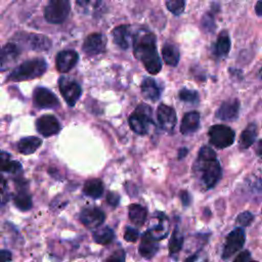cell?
<instances>
[{
    "mask_svg": "<svg viewBox=\"0 0 262 262\" xmlns=\"http://www.w3.org/2000/svg\"><path fill=\"white\" fill-rule=\"evenodd\" d=\"M115 237V233L113 229H111L108 226H104L101 228H98L93 232V238L95 243L99 245H107L110 244Z\"/></svg>",
    "mask_w": 262,
    "mask_h": 262,
    "instance_id": "cell-28",
    "label": "cell"
},
{
    "mask_svg": "<svg viewBox=\"0 0 262 262\" xmlns=\"http://www.w3.org/2000/svg\"><path fill=\"white\" fill-rule=\"evenodd\" d=\"M246 241V233L243 227H237L230 231L225 241V245L222 251V259L226 260L238 252Z\"/></svg>",
    "mask_w": 262,
    "mask_h": 262,
    "instance_id": "cell-7",
    "label": "cell"
},
{
    "mask_svg": "<svg viewBox=\"0 0 262 262\" xmlns=\"http://www.w3.org/2000/svg\"><path fill=\"white\" fill-rule=\"evenodd\" d=\"M180 199H181V202H182L184 207H186L190 204V196H189V193L187 191H185V190L181 191L180 192Z\"/></svg>",
    "mask_w": 262,
    "mask_h": 262,
    "instance_id": "cell-41",
    "label": "cell"
},
{
    "mask_svg": "<svg viewBox=\"0 0 262 262\" xmlns=\"http://www.w3.org/2000/svg\"><path fill=\"white\" fill-rule=\"evenodd\" d=\"M36 129L41 135L48 137L58 133L60 130V125L54 116L44 115L36 121Z\"/></svg>",
    "mask_w": 262,
    "mask_h": 262,
    "instance_id": "cell-12",
    "label": "cell"
},
{
    "mask_svg": "<svg viewBox=\"0 0 262 262\" xmlns=\"http://www.w3.org/2000/svg\"><path fill=\"white\" fill-rule=\"evenodd\" d=\"M58 86L60 94L64 98L66 102L70 106H74L81 96V86L76 81L68 77H60L58 80Z\"/></svg>",
    "mask_w": 262,
    "mask_h": 262,
    "instance_id": "cell-8",
    "label": "cell"
},
{
    "mask_svg": "<svg viewBox=\"0 0 262 262\" xmlns=\"http://www.w3.org/2000/svg\"><path fill=\"white\" fill-rule=\"evenodd\" d=\"M254 220V216L251 212L249 211H245L243 213H241L237 217H236V222L242 225L243 227H246L248 225H250L252 223V221Z\"/></svg>",
    "mask_w": 262,
    "mask_h": 262,
    "instance_id": "cell-36",
    "label": "cell"
},
{
    "mask_svg": "<svg viewBox=\"0 0 262 262\" xmlns=\"http://www.w3.org/2000/svg\"><path fill=\"white\" fill-rule=\"evenodd\" d=\"M106 47V39L100 33L90 34L84 41L82 49L83 51L89 55L94 56L104 52Z\"/></svg>",
    "mask_w": 262,
    "mask_h": 262,
    "instance_id": "cell-10",
    "label": "cell"
},
{
    "mask_svg": "<svg viewBox=\"0 0 262 262\" xmlns=\"http://www.w3.org/2000/svg\"><path fill=\"white\" fill-rule=\"evenodd\" d=\"M114 42L122 49L129 48L130 39V27L128 25H121L113 30Z\"/></svg>",
    "mask_w": 262,
    "mask_h": 262,
    "instance_id": "cell-21",
    "label": "cell"
},
{
    "mask_svg": "<svg viewBox=\"0 0 262 262\" xmlns=\"http://www.w3.org/2000/svg\"><path fill=\"white\" fill-rule=\"evenodd\" d=\"M157 119L162 129L165 131H172L176 125V113L174 108L166 104H160L157 110Z\"/></svg>",
    "mask_w": 262,
    "mask_h": 262,
    "instance_id": "cell-13",
    "label": "cell"
},
{
    "mask_svg": "<svg viewBox=\"0 0 262 262\" xmlns=\"http://www.w3.org/2000/svg\"><path fill=\"white\" fill-rule=\"evenodd\" d=\"M210 143L217 148H225L230 146L235 137L234 131L225 125H213L209 129Z\"/></svg>",
    "mask_w": 262,
    "mask_h": 262,
    "instance_id": "cell-6",
    "label": "cell"
},
{
    "mask_svg": "<svg viewBox=\"0 0 262 262\" xmlns=\"http://www.w3.org/2000/svg\"><path fill=\"white\" fill-rule=\"evenodd\" d=\"M76 2L80 6H85V5H87L90 2V0H76Z\"/></svg>",
    "mask_w": 262,
    "mask_h": 262,
    "instance_id": "cell-46",
    "label": "cell"
},
{
    "mask_svg": "<svg viewBox=\"0 0 262 262\" xmlns=\"http://www.w3.org/2000/svg\"><path fill=\"white\" fill-rule=\"evenodd\" d=\"M167 9L175 15H179L184 11L185 0H165Z\"/></svg>",
    "mask_w": 262,
    "mask_h": 262,
    "instance_id": "cell-33",
    "label": "cell"
},
{
    "mask_svg": "<svg viewBox=\"0 0 262 262\" xmlns=\"http://www.w3.org/2000/svg\"><path fill=\"white\" fill-rule=\"evenodd\" d=\"M33 98L35 104L41 108H54L59 105V101L55 94L44 87L36 88Z\"/></svg>",
    "mask_w": 262,
    "mask_h": 262,
    "instance_id": "cell-11",
    "label": "cell"
},
{
    "mask_svg": "<svg viewBox=\"0 0 262 262\" xmlns=\"http://www.w3.org/2000/svg\"><path fill=\"white\" fill-rule=\"evenodd\" d=\"M200 126V114L198 112H189L184 115L181 125L180 132L183 135L192 134L199 129Z\"/></svg>",
    "mask_w": 262,
    "mask_h": 262,
    "instance_id": "cell-18",
    "label": "cell"
},
{
    "mask_svg": "<svg viewBox=\"0 0 262 262\" xmlns=\"http://www.w3.org/2000/svg\"><path fill=\"white\" fill-rule=\"evenodd\" d=\"M138 236H139V232L137 229L133 228V227H130V226H127L126 227V230H125V233H124V238L127 241V242H136L138 239Z\"/></svg>",
    "mask_w": 262,
    "mask_h": 262,
    "instance_id": "cell-37",
    "label": "cell"
},
{
    "mask_svg": "<svg viewBox=\"0 0 262 262\" xmlns=\"http://www.w3.org/2000/svg\"><path fill=\"white\" fill-rule=\"evenodd\" d=\"M17 39L33 50L45 51L51 47V41L46 36L39 34L20 33L17 34Z\"/></svg>",
    "mask_w": 262,
    "mask_h": 262,
    "instance_id": "cell-9",
    "label": "cell"
},
{
    "mask_svg": "<svg viewBox=\"0 0 262 262\" xmlns=\"http://www.w3.org/2000/svg\"><path fill=\"white\" fill-rule=\"evenodd\" d=\"M158 250V239L152 235V233L149 230L146 231L141 237V243L139 246L140 255L144 258L149 259L156 255Z\"/></svg>",
    "mask_w": 262,
    "mask_h": 262,
    "instance_id": "cell-17",
    "label": "cell"
},
{
    "mask_svg": "<svg viewBox=\"0 0 262 262\" xmlns=\"http://www.w3.org/2000/svg\"><path fill=\"white\" fill-rule=\"evenodd\" d=\"M47 63L43 58L29 59L16 67L8 76V80L11 81H26L40 77L45 73Z\"/></svg>",
    "mask_w": 262,
    "mask_h": 262,
    "instance_id": "cell-2",
    "label": "cell"
},
{
    "mask_svg": "<svg viewBox=\"0 0 262 262\" xmlns=\"http://www.w3.org/2000/svg\"><path fill=\"white\" fill-rule=\"evenodd\" d=\"M187 152H188V149L186 147H181L178 151V159H183Z\"/></svg>",
    "mask_w": 262,
    "mask_h": 262,
    "instance_id": "cell-45",
    "label": "cell"
},
{
    "mask_svg": "<svg viewBox=\"0 0 262 262\" xmlns=\"http://www.w3.org/2000/svg\"><path fill=\"white\" fill-rule=\"evenodd\" d=\"M255 152H256V155H257L258 157L262 158V139H260V140L258 141V143H257V145H256V147H255Z\"/></svg>",
    "mask_w": 262,
    "mask_h": 262,
    "instance_id": "cell-43",
    "label": "cell"
},
{
    "mask_svg": "<svg viewBox=\"0 0 262 262\" xmlns=\"http://www.w3.org/2000/svg\"><path fill=\"white\" fill-rule=\"evenodd\" d=\"M128 122H129L130 128L135 133L139 135L146 134L148 131L149 125L154 124L151 108L144 103L139 104L129 117Z\"/></svg>",
    "mask_w": 262,
    "mask_h": 262,
    "instance_id": "cell-4",
    "label": "cell"
},
{
    "mask_svg": "<svg viewBox=\"0 0 262 262\" xmlns=\"http://www.w3.org/2000/svg\"><path fill=\"white\" fill-rule=\"evenodd\" d=\"M249 260H251V254L249 251H243L234 258L235 262H247Z\"/></svg>",
    "mask_w": 262,
    "mask_h": 262,
    "instance_id": "cell-40",
    "label": "cell"
},
{
    "mask_svg": "<svg viewBox=\"0 0 262 262\" xmlns=\"http://www.w3.org/2000/svg\"><path fill=\"white\" fill-rule=\"evenodd\" d=\"M20 53L19 48L16 44L7 43L3 46L1 51V71H5L6 67H8L11 62L15 61Z\"/></svg>",
    "mask_w": 262,
    "mask_h": 262,
    "instance_id": "cell-19",
    "label": "cell"
},
{
    "mask_svg": "<svg viewBox=\"0 0 262 262\" xmlns=\"http://www.w3.org/2000/svg\"><path fill=\"white\" fill-rule=\"evenodd\" d=\"M71 10V0H48L44 8V17L50 24H61Z\"/></svg>",
    "mask_w": 262,
    "mask_h": 262,
    "instance_id": "cell-5",
    "label": "cell"
},
{
    "mask_svg": "<svg viewBox=\"0 0 262 262\" xmlns=\"http://www.w3.org/2000/svg\"><path fill=\"white\" fill-rule=\"evenodd\" d=\"M146 215V209L138 204H132L129 207V218L132 221V223L137 226H141L144 223Z\"/></svg>",
    "mask_w": 262,
    "mask_h": 262,
    "instance_id": "cell-27",
    "label": "cell"
},
{
    "mask_svg": "<svg viewBox=\"0 0 262 262\" xmlns=\"http://www.w3.org/2000/svg\"><path fill=\"white\" fill-rule=\"evenodd\" d=\"M183 246V236L182 234L178 231V229L176 228L173 233H172V237L170 239L169 243V253L171 255L176 254L177 252H179L181 250Z\"/></svg>",
    "mask_w": 262,
    "mask_h": 262,
    "instance_id": "cell-32",
    "label": "cell"
},
{
    "mask_svg": "<svg viewBox=\"0 0 262 262\" xmlns=\"http://www.w3.org/2000/svg\"><path fill=\"white\" fill-rule=\"evenodd\" d=\"M104 213L98 208H86L80 214L81 222L90 229L99 227L104 221Z\"/></svg>",
    "mask_w": 262,
    "mask_h": 262,
    "instance_id": "cell-14",
    "label": "cell"
},
{
    "mask_svg": "<svg viewBox=\"0 0 262 262\" xmlns=\"http://www.w3.org/2000/svg\"><path fill=\"white\" fill-rule=\"evenodd\" d=\"M152 235L159 241V239H162L164 238L167 233H168V219L166 218L165 215L163 214H160V221H159V224L156 225L152 229L149 230Z\"/></svg>",
    "mask_w": 262,
    "mask_h": 262,
    "instance_id": "cell-31",
    "label": "cell"
},
{
    "mask_svg": "<svg viewBox=\"0 0 262 262\" xmlns=\"http://www.w3.org/2000/svg\"><path fill=\"white\" fill-rule=\"evenodd\" d=\"M141 93L145 98L156 101L161 96V88L156 80L152 78H145L141 83Z\"/></svg>",
    "mask_w": 262,
    "mask_h": 262,
    "instance_id": "cell-20",
    "label": "cell"
},
{
    "mask_svg": "<svg viewBox=\"0 0 262 262\" xmlns=\"http://www.w3.org/2000/svg\"><path fill=\"white\" fill-rule=\"evenodd\" d=\"M1 170L2 172L16 173L21 170V165L16 161L10 160V155L5 151L1 152Z\"/></svg>",
    "mask_w": 262,
    "mask_h": 262,
    "instance_id": "cell-29",
    "label": "cell"
},
{
    "mask_svg": "<svg viewBox=\"0 0 262 262\" xmlns=\"http://www.w3.org/2000/svg\"><path fill=\"white\" fill-rule=\"evenodd\" d=\"M83 191L86 195L90 198H93V199L100 198L103 193V183L100 179H97V178L88 179L84 183Z\"/></svg>",
    "mask_w": 262,
    "mask_h": 262,
    "instance_id": "cell-23",
    "label": "cell"
},
{
    "mask_svg": "<svg viewBox=\"0 0 262 262\" xmlns=\"http://www.w3.org/2000/svg\"><path fill=\"white\" fill-rule=\"evenodd\" d=\"M79 55L75 50H62L56 55V68L60 73H68L78 62Z\"/></svg>",
    "mask_w": 262,
    "mask_h": 262,
    "instance_id": "cell-16",
    "label": "cell"
},
{
    "mask_svg": "<svg viewBox=\"0 0 262 262\" xmlns=\"http://www.w3.org/2000/svg\"><path fill=\"white\" fill-rule=\"evenodd\" d=\"M13 202H14L15 207L18 208L20 211H28L32 208V205H33L30 194L25 190L18 191L14 195Z\"/></svg>",
    "mask_w": 262,
    "mask_h": 262,
    "instance_id": "cell-30",
    "label": "cell"
},
{
    "mask_svg": "<svg viewBox=\"0 0 262 262\" xmlns=\"http://www.w3.org/2000/svg\"><path fill=\"white\" fill-rule=\"evenodd\" d=\"M239 112V100L237 98H231L219 106L216 112V118L221 121H233L237 118Z\"/></svg>",
    "mask_w": 262,
    "mask_h": 262,
    "instance_id": "cell-15",
    "label": "cell"
},
{
    "mask_svg": "<svg viewBox=\"0 0 262 262\" xmlns=\"http://www.w3.org/2000/svg\"><path fill=\"white\" fill-rule=\"evenodd\" d=\"M180 100L185 101V102H190V103H195L199 101V94L195 90L191 89H186L183 88L179 91L178 93Z\"/></svg>",
    "mask_w": 262,
    "mask_h": 262,
    "instance_id": "cell-34",
    "label": "cell"
},
{
    "mask_svg": "<svg viewBox=\"0 0 262 262\" xmlns=\"http://www.w3.org/2000/svg\"><path fill=\"white\" fill-rule=\"evenodd\" d=\"M42 144V140L35 136L24 137L17 142V150L23 155H31Z\"/></svg>",
    "mask_w": 262,
    "mask_h": 262,
    "instance_id": "cell-22",
    "label": "cell"
},
{
    "mask_svg": "<svg viewBox=\"0 0 262 262\" xmlns=\"http://www.w3.org/2000/svg\"><path fill=\"white\" fill-rule=\"evenodd\" d=\"M1 255H2V259L4 261H10L11 260V253L7 250H2L1 251Z\"/></svg>",
    "mask_w": 262,
    "mask_h": 262,
    "instance_id": "cell-44",
    "label": "cell"
},
{
    "mask_svg": "<svg viewBox=\"0 0 262 262\" xmlns=\"http://www.w3.org/2000/svg\"><path fill=\"white\" fill-rule=\"evenodd\" d=\"M255 11L258 16H262V0H258L255 5Z\"/></svg>",
    "mask_w": 262,
    "mask_h": 262,
    "instance_id": "cell-42",
    "label": "cell"
},
{
    "mask_svg": "<svg viewBox=\"0 0 262 262\" xmlns=\"http://www.w3.org/2000/svg\"><path fill=\"white\" fill-rule=\"evenodd\" d=\"M107 261H124L125 260V252L120 250L115 252L111 257L106 259Z\"/></svg>",
    "mask_w": 262,
    "mask_h": 262,
    "instance_id": "cell-39",
    "label": "cell"
},
{
    "mask_svg": "<svg viewBox=\"0 0 262 262\" xmlns=\"http://www.w3.org/2000/svg\"><path fill=\"white\" fill-rule=\"evenodd\" d=\"M258 128L255 123H250L241 134L239 144L243 148L250 147L256 140Z\"/></svg>",
    "mask_w": 262,
    "mask_h": 262,
    "instance_id": "cell-26",
    "label": "cell"
},
{
    "mask_svg": "<svg viewBox=\"0 0 262 262\" xmlns=\"http://www.w3.org/2000/svg\"><path fill=\"white\" fill-rule=\"evenodd\" d=\"M106 201L107 203L113 206V207H116L118 204H119V201H120V196L118 193L116 192H108L107 193V196H106Z\"/></svg>",
    "mask_w": 262,
    "mask_h": 262,
    "instance_id": "cell-38",
    "label": "cell"
},
{
    "mask_svg": "<svg viewBox=\"0 0 262 262\" xmlns=\"http://www.w3.org/2000/svg\"><path fill=\"white\" fill-rule=\"evenodd\" d=\"M230 50V39L229 36L227 34V32L222 31L218 38L217 41L215 43L214 46V53L218 56V57H223L226 56L228 54Z\"/></svg>",
    "mask_w": 262,
    "mask_h": 262,
    "instance_id": "cell-25",
    "label": "cell"
},
{
    "mask_svg": "<svg viewBox=\"0 0 262 262\" xmlns=\"http://www.w3.org/2000/svg\"><path fill=\"white\" fill-rule=\"evenodd\" d=\"M133 52L149 74L156 75L161 71L162 62L157 51V39L151 32L142 29L133 36Z\"/></svg>",
    "mask_w": 262,
    "mask_h": 262,
    "instance_id": "cell-1",
    "label": "cell"
},
{
    "mask_svg": "<svg viewBox=\"0 0 262 262\" xmlns=\"http://www.w3.org/2000/svg\"><path fill=\"white\" fill-rule=\"evenodd\" d=\"M198 170L201 172L202 182L206 188L214 187L221 178V167L218 160L215 159H199L195 163Z\"/></svg>",
    "mask_w": 262,
    "mask_h": 262,
    "instance_id": "cell-3",
    "label": "cell"
},
{
    "mask_svg": "<svg viewBox=\"0 0 262 262\" xmlns=\"http://www.w3.org/2000/svg\"><path fill=\"white\" fill-rule=\"evenodd\" d=\"M162 55L164 58V61L172 67H176L179 62L180 54L178 48L171 43H167L162 48Z\"/></svg>",
    "mask_w": 262,
    "mask_h": 262,
    "instance_id": "cell-24",
    "label": "cell"
},
{
    "mask_svg": "<svg viewBox=\"0 0 262 262\" xmlns=\"http://www.w3.org/2000/svg\"><path fill=\"white\" fill-rule=\"evenodd\" d=\"M259 77H260V79L262 80V68H261L260 71H259Z\"/></svg>",
    "mask_w": 262,
    "mask_h": 262,
    "instance_id": "cell-47",
    "label": "cell"
},
{
    "mask_svg": "<svg viewBox=\"0 0 262 262\" xmlns=\"http://www.w3.org/2000/svg\"><path fill=\"white\" fill-rule=\"evenodd\" d=\"M212 12L213 11H208L206 14H204L202 18V28L207 33H211L215 30L214 14Z\"/></svg>",
    "mask_w": 262,
    "mask_h": 262,
    "instance_id": "cell-35",
    "label": "cell"
}]
</instances>
